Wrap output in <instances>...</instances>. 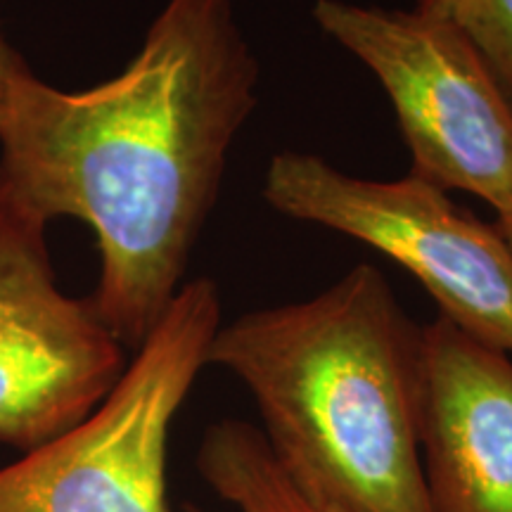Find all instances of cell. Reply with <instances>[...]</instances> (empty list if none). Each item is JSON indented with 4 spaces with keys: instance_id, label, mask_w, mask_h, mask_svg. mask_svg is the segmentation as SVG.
Here are the masks:
<instances>
[{
    "instance_id": "obj_1",
    "label": "cell",
    "mask_w": 512,
    "mask_h": 512,
    "mask_svg": "<svg viewBox=\"0 0 512 512\" xmlns=\"http://www.w3.org/2000/svg\"><path fill=\"white\" fill-rule=\"evenodd\" d=\"M261 67L235 0H166L124 72L60 91L15 76L0 119V204L48 228H93L91 304L138 349L185 285Z\"/></svg>"
},
{
    "instance_id": "obj_2",
    "label": "cell",
    "mask_w": 512,
    "mask_h": 512,
    "mask_svg": "<svg viewBox=\"0 0 512 512\" xmlns=\"http://www.w3.org/2000/svg\"><path fill=\"white\" fill-rule=\"evenodd\" d=\"M207 366L245 384L266 444L306 496L349 512H432L422 328L380 268L358 264L316 297L242 313L216 330Z\"/></svg>"
},
{
    "instance_id": "obj_3",
    "label": "cell",
    "mask_w": 512,
    "mask_h": 512,
    "mask_svg": "<svg viewBox=\"0 0 512 512\" xmlns=\"http://www.w3.org/2000/svg\"><path fill=\"white\" fill-rule=\"evenodd\" d=\"M219 328L214 280L185 283L107 399L0 470V512H169V432Z\"/></svg>"
},
{
    "instance_id": "obj_4",
    "label": "cell",
    "mask_w": 512,
    "mask_h": 512,
    "mask_svg": "<svg viewBox=\"0 0 512 512\" xmlns=\"http://www.w3.org/2000/svg\"><path fill=\"white\" fill-rule=\"evenodd\" d=\"M313 22L380 81L411 150V176L512 202V102L456 24L430 12L316 0Z\"/></svg>"
},
{
    "instance_id": "obj_5",
    "label": "cell",
    "mask_w": 512,
    "mask_h": 512,
    "mask_svg": "<svg viewBox=\"0 0 512 512\" xmlns=\"http://www.w3.org/2000/svg\"><path fill=\"white\" fill-rule=\"evenodd\" d=\"M264 200L287 219L335 230L406 268L439 316L486 347L512 354V247L446 190L408 174L373 181L311 152L271 157Z\"/></svg>"
},
{
    "instance_id": "obj_6",
    "label": "cell",
    "mask_w": 512,
    "mask_h": 512,
    "mask_svg": "<svg viewBox=\"0 0 512 512\" xmlns=\"http://www.w3.org/2000/svg\"><path fill=\"white\" fill-rule=\"evenodd\" d=\"M124 349L91 299L57 287L46 228L0 204V441L27 453L86 420Z\"/></svg>"
},
{
    "instance_id": "obj_7",
    "label": "cell",
    "mask_w": 512,
    "mask_h": 512,
    "mask_svg": "<svg viewBox=\"0 0 512 512\" xmlns=\"http://www.w3.org/2000/svg\"><path fill=\"white\" fill-rule=\"evenodd\" d=\"M420 453L432 512H512V361L441 316L422 325Z\"/></svg>"
},
{
    "instance_id": "obj_8",
    "label": "cell",
    "mask_w": 512,
    "mask_h": 512,
    "mask_svg": "<svg viewBox=\"0 0 512 512\" xmlns=\"http://www.w3.org/2000/svg\"><path fill=\"white\" fill-rule=\"evenodd\" d=\"M197 470L238 512H349L306 496L275 460L261 430L240 420L209 427Z\"/></svg>"
},
{
    "instance_id": "obj_9",
    "label": "cell",
    "mask_w": 512,
    "mask_h": 512,
    "mask_svg": "<svg viewBox=\"0 0 512 512\" xmlns=\"http://www.w3.org/2000/svg\"><path fill=\"white\" fill-rule=\"evenodd\" d=\"M413 8L456 24L512 102V0H415Z\"/></svg>"
},
{
    "instance_id": "obj_10",
    "label": "cell",
    "mask_w": 512,
    "mask_h": 512,
    "mask_svg": "<svg viewBox=\"0 0 512 512\" xmlns=\"http://www.w3.org/2000/svg\"><path fill=\"white\" fill-rule=\"evenodd\" d=\"M27 67L22 57L15 48L10 46L8 38L3 34V27H0V119H3L5 105H8V95H10V86L15 81V76Z\"/></svg>"
},
{
    "instance_id": "obj_11",
    "label": "cell",
    "mask_w": 512,
    "mask_h": 512,
    "mask_svg": "<svg viewBox=\"0 0 512 512\" xmlns=\"http://www.w3.org/2000/svg\"><path fill=\"white\" fill-rule=\"evenodd\" d=\"M496 228L501 230V235L508 240V245L512 247V202L508 207H503L501 211H496Z\"/></svg>"
},
{
    "instance_id": "obj_12",
    "label": "cell",
    "mask_w": 512,
    "mask_h": 512,
    "mask_svg": "<svg viewBox=\"0 0 512 512\" xmlns=\"http://www.w3.org/2000/svg\"><path fill=\"white\" fill-rule=\"evenodd\" d=\"M183 512H202V510L200 508H192V505H185Z\"/></svg>"
}]
</instances>
